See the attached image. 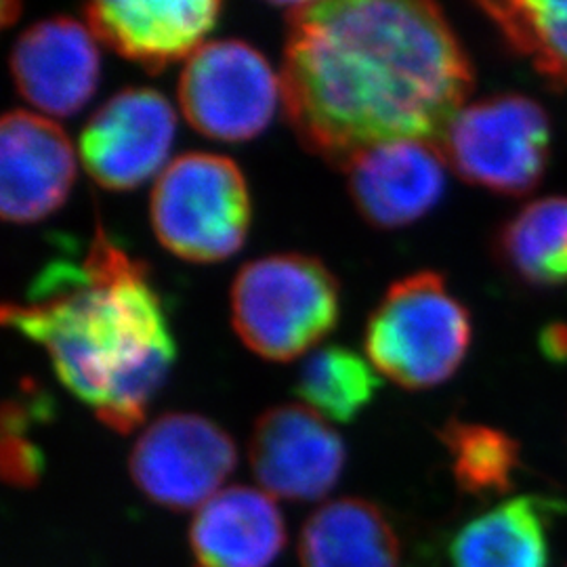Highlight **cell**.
Returning a JSON list of instances; mask_svg holds the SVG:
<instances>
[{"instance_id":"6da1fadb","label":"cell","mask_w":567,"mask_h":567,"mask_svg":"<svg viewBox=\"0 0 567 567\" xmlns=\"http://www.w3.org/2000/svg\"><path fill=\"white\" fill-rule=\"evenodd\" d=\"M284 13V110L307 152L344 168L385 143H442L473 89L442 7L322 0L288 2Z\"/></svg>"},{"instance_id":"7a4b0ae2","label":"cell","mask_w":567,"mask_h":567,"mask_svg":"<svg viewBox=\"0 0 567 567\" xmlns=\"http://www.w3.org/2000/svg\"><path fill=\"white\" fill-rule=\"evenodd\" d=\"M0 320L41 344L61 385L118 433L142 425L175 360L147 267L103 225L81 259L60 255L44 265L21 303L2 305Z\"/></svg>"},{"instance_id":"3957f363","label":"cell","mask_w":567,"mask_h":567,"mask_svg":"<svg viewBox=\"0 0 567 567\" xmlns=\"http://www.w3.org/2000/svg\"><path fill=\"white\" fill-rule=\"evenodd\" d=\"M471 316L435 271H419L391 284L370 313L364 347L368 362L395 385H442L465 362Z\"/></svg>"},{"instance_id":"277c9868","label":"cell","mask_w":567,"mask_h":567,"mask_svg":"<svg viewBox=\"0 0 567 567\" xmlns=\"http://www.w3.org/2000/svg\"><path fill=\"white\" fill-rule=\"evenodd\" d=\"M339 320V282L307 255H271L244 265L231 286V324L243 343L288 362L320 343Z\"/></svg>"},{"instance_id":"5b68a950","label":"cell","mask_w":567,"mask_h":567,"mask_svg":"<svg viewBox=\"0 0 567 567\" xmlns=\"http://www.w3.org/2000/svg\"><path fill=\"white\" fill-rule=\"evenodd\" d=\"M150 215L168 252L192 264L224 261L243 248L250 225L240 166L217 154H183L154 183Z\"/></svg>"},{"instance_id":"8992f818","label":"cell","mask_w":567,"mask_h":567,"mask_svg":"<svg viewBox=\"0 0 567 567\" xmlns=\"http://www.w3.org/2000/svg\"><path fill=\"white\" fill-rule=\"evenodd\" d=\"M461 179L496 194L524 196L547 171L550 122L524 95H496L465 105L440 143Z\"/></svg>"},{"instance_id":"52a82bcc","label":"cell","mask_w":567,"mask_h":567,"mask_svg":"<svg viewBox=\"0 0 567 567\" xmlns=\"http://www.w3.org/2000/svg\"><path fill=\"white\" fill-rule=\"evenodd\" d=\"M177 95L185 121L200 135L246 142L274 118L282 82L250 44L213 41L185 61Z\"/></svg>"},{"instance_id":"ba28073f","label":"cell","mask_w":567,"mask_h":567,"mask_svg":"<svg viewBox=\"0 0 567 567\" xmlns=\"http://www.w3.org/2000/svg\"><path fill=\"white\" fill-rule=\"evenodd\" d=\"M238 463L224 429L200 414L158 416L135 442L128 471L143 494L173 511L200 508L219 494Z\"/></svg>"},{"instance_id":"9c48e42d","label":"cell","mask_w":567,"mask_h":567,"mask_svg":"<svg viewBox=\"0 0 567 567\" xmlns=\"http://www.w3.org/2000/svg\"><path fill=\"white\" fill-rule=\"evenodd\" d=\"M175 112L154 89H124L84 124L81 161L105 189L140 187L163 166L175 140Z\"/></svg>"},{"instance_id":"30bf717a","label":"cell","mask_w":567,"mask_h":567,"mask_svg":"<svg viewBox=\"0 0 567 567\" xmlns=\"http://www.w3.org/2000/svg\"><path fill=\"white\" fill-rule=\"evenodd\" d=\"M248 456L269 496L303 503L324 498L341 480L344 466L341 435L301 404L265 410L252 426Z\"/></svg>"},{"instance_id":"8fae6325","label":"cell","mask_w":567,"mask_h":567,"mask_svg":"<svg viewBox=\"0 0 567 567\" xmlns=\"http://www.w3.org/2000/svg\"><path fill=\"white\" fill-rule=\"evenodd\" d=\"M76 177L72 143L39 114L13 110L0 122V215L34 224L65 203Z\"/></svg>"},{"instance_id":"7c38bea8","label":"cell","mask_w":567,"mask_h":567,"mask_svg":"<svg viewBox=\"0 0 567 567\" xmlns=\"http://www.w3.org/2000/svg\"><path fill=\"white\" fill-rule=\"evenodd\" d=\"M343 171L358 213L381 229L419 221L446 189V156L437 143H385L358 154Z\"/></svg>"},{"instance_id":"4fadbf2b","label":"cell","mask_w":567,"mask_h":567,"mask_svg":"<svg viewBox=\"0 0 567 567\" xmlns=\"http://www.w3.org/2000/svg\"><path fill=\"white\" fill-rule=\"evenodd\" d=\"M11 76L21 97L51 116H72L100 82V53L91 32L72 18L28 28L13 44Z\"/></svg>"},{"instance_id":"5bb4252c","label":"cell","mask_w":567,"mask_h":567,"mask_svg":"<svg viewBox=\"0 0 567 567\" xmlns=\"http://www.w3.org/2000/svg\"><path fill=\"white\" fill-rule=\"evenodd\" d=\"M219 11L221 2L215 0H112L84 7L91 32L147 72L189 58Z\"/></svg>"},{"instance_id":"9a60e30c","label":"cell","mask_w":567,"mask_h":567,"mask_svg":"<svg viewBox=\"0 0 567 567\" xmlns=\"http://www.w3.org/2000/svg\"><path fill=\"white\" fill-rule=\"evenodd\" d=\"M286 545L282 513L257 487L231 486L196 511L189 548L198 567H271Z\"/></svg>"},{"instance_id":"2e32d148","label":"cell","mask_w":567,"mask_h":567,"mask_svg":"<svg viewBox=\"0 0 567 567\" xmlns=\"http://www.w3.org/2000/svg\"><path fill=\"white\" fill-rule=\"evenodd\" d=\"M564 508L540 494L489 508L454 532L447 567H548V526Z\"/></svg>"},{"instance_id":"e0dca14e","label":"cell","mask_w":567,"mask_h":567,"mask_svg":"<svg viewBox=\"0 0 567 567\" xmlns=\"http://www.w3.org/2000/svg\"><path fill=\"white\" fill-rule=\"evenodd\" d=\"M299 559L303 567H402V545L377 505L339 498L307 519Z\"/></svg>"},{"instance_id":"ac0fdd59","label":"cell","mask_w":567,"mask_h":567,"mask_svg":"<svg viewBox=\"0 0 567 567\" xmlns=\"http://www.w3.org/2000/svg\"><path fill=\"white\" fill-rule=\"evenodd\" d=\"M498 255L526 284H567L566 196L534 200L511 217L498 234Z\"/></svg>"},{"instance_id":"d6986e66","label":"cell","mask_w":567,"mask_h":567,"mask_svg":"<svg viewBox=\"0 0 567 567\" xmlns=\"http://www.w3.org/2000/svg\"><path fill=\"white\" fill-rule=\"evenodd\" d=\"M480 9L517 55L567 91V2H482Z\"/></svg>"},{"instance_id":"ffe728a7","label":"cell","mask_w":567,"mask_h":567,"mask_svg":"<svg viewBox=\"0 0 567 567\" xmlns=\"http://www.w3.org/2000/svg\"><path fill=\"white\" fill-rule=\"evenodd\" d=\"M379 386L381 381L368 360L341 344H328L305 360L295 391L322 419L351 423Z\"/></svg>"},{"instance_id":"44dd1931","label":"cell","mask_w":567,"mask_h":567,"mask_svg":"<svg viewBox=\"0 0 567 567\" xmlns=\"http://www.w3.org/2000/svg\"><path fill=\"white\" fill-rule=\"evenodd\" d=\"M440 440L452 461L458 487L475 498H489L511 492L522 465L519 444L501 429L450 421Z\"/></svg>"},{"instance_id":"7402d4cb","label":"cell","mask_w":567,"mask_h":567,"mask_svg":"<svg viewBox=\"0 0 567 567\" xmlns=\"http://www.w3.org/2000/svg\"><path fill=\"white\" fill-rule=\"evenodd\" d=\"M49 398L39 386H25L23 395L2 405L0 468L9 486L34 487L41 480L44 461L39 446L30 440L34 421L49 419Z\"/></svg>"},{"instance_id":"603a6c76","label":"cell","mask_w":567,"mask_h":567,"mask_svg":"<svg viewBox=\"0 0 567 567\" xmlns=\"http://www.w3.org/2000/svg\"><path fill=\"white\" fill-rule=\"evenodd\" d=\"M545 349L555 360H559L561 355H567V328L553 326L550 334L545 337Z\"/></svg>"}]
</instances>
